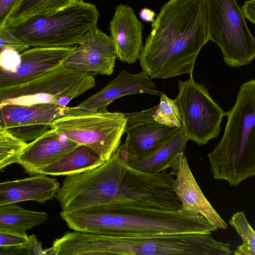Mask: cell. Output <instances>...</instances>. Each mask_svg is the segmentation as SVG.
<instances>
[{"instance_id":"1","label":"cell","mask_w":255,"mask_h":255,"mask_svg":"<svg viewBox=\"0 0 255 255\" xmlns=\"http://www.w3.org/2000/svg\"><path fill=\"white\" fill-rule=\"evenodd\" d=\"M139 60L151 79L193 74L209 40L206 0H169L151 24Z\"/></svg>"},{"instance_id":"2","label":"cell","mask_w":255,"mask_h":255,"mask_svg":"<svg viewBox=\"0 0 255 255\" xmlns=\"http://www.w3.org/2000/svg\"><path fill=\"white\" fill-rule=\"evenodd\" d=\"M60 214L73 231L118 237L210 233L218 230L204 217L181 209L96 207L72 212L62 211Z\"/></svg>"},{"instance_id":"3","label":"cell","mask_w":255,"mask_h":255,"mask_svg":"<svg viewBox=\"0 0 255 255\" xmlns=\"http://www.w3.org/2000/svg\"><path fill=\"white\" fill-rule=\"evenodd\" d=\"M224 134L208 154L213 177L231 186L255 176V79L243 83Z\"/></svg>"},{"instance_id":"4","label":"cell","mask_w":255,"mask_h":255,"mask_svg":"<svg viewBox=\"0 0 255 255\" xmlns=\"http://www.w3.org/2000/svg\"><path fill=\"white\" fill-rule=\"evenodd\" d=\"M82 248L86 255H230L229 243L210 233H185L143 237H118L87 233Z\"/></svg>"},{"instance_id":"5","label":"cell","mask_w":255,"mask_h":255,"mask_svg":"<svg viewBox=\"0 0 255 255\" xmlns=\"http://www.w3.org/2000/svg\"><path fill=\"white\" fill-rule=\"evenodd\" d=\"M99 16L95 5L78 0L54 13L31 17L11 27L31 47L70 46L79 44L97 25Z\"/></svg>"},{"instance_id":"6","label":"cell","mask_w":255,"mask_h":255,"mask_svg":"<svg viewBox=\"0 0 255 255\" xmlns=\"http://www.w3.org/2000/svg\"><path fill=\"white\" fill-rule=\"evenodd\" d=\"M125 113L64 107L50 128L79 145L86 146L105 161L116 152L125 133Z\"/></svg>"},{"instance_id":"7","label":"cell","mask_w":255,"mask_h":255,"mask_svg":"<svg viewBox=\"0 0 255 255\" xmlns=\"http://www.w3.org/2000/svg\"><path fill=\"white\" fill-rule=\"evenodd\" d=\"M95 86L93 75L62 64L28 81L0 88V104L50 103L65 107Z\"/></svg>"},{"instance_id":"8","label":"cell","mask_w":255,"mask_h":255,"mask_svg":"<svg viewBox=\"0 0 255 255\" xmlns=\"http://www.w3.org/2000/svg\"><path fill=\"white\" fill-rule=\"evenodd\" d=\"M209 39L220 48L231 67L250 64L255 58V38L236 0H206Z\"/></svg>"},{"instance_id":"9","label":"cell","mask_w":255,"mask_h":255,"mask_svg":"<svg viewBox=\"0 0 255 255\" xmlns=\"http://www.w3.org/2000/svg\"><path fill=\"white\" fill-rule=\"evenodd\" d=\"M189 75L188 80L178 81L175 99L182 119L181 130L188 140L198 145L207 144L220 133L226 112L212 99L204 85L194 81L193 74Z\"/></svg>"},{"instance_id":"10","label":"cell","mask_w":255,"mask_h":255,"mask_svg":"<svg viewBox=\"0 0 255 255\" xmlns=\"http://www.w3.org/2000/svg\"><path fill=\"white\" fill-rule=\"evenodd\" d=\"M114 162L66 175L55 198L62 211L72 212L110 206L113 201Z\"/></svg>"},{"instance_id":"11","label":"cell","mask_w":255,"mask_h":255,"mask_svg":"<svg viewBox=\"0 0 255 255\" xmlns=\"http://www.w3.org/2000/svg\"><path fill=\"white\" fill-rule=\"evenodd\" d=\"M156 108V106L147 110L125 113L127 137L116 152L128 164L152 154L179 129L156 122L153 117Z\"/></svg>"},{"instance_id":"12","label":"cell","mask_w":255,"mask_h":255,"mask_svg":"<svg viewBox=\"0 0 255 255\" xmlns=\"http://www.w3.org/2000/svg\"><path fill=\"white\" fill-rule=\"evenodd\" d=\"M64 107L50 103L0 104V126L15 136L32 141L50 129Z\"/></svg>"},{"instance_id":"13","label":"cell","mask_w":255,"mask_h":255,"mask_svg":"<svg viewBox=\"0 0 255 255\" xmlns=\"http://www.w3.org/2000/svg\"><path fill=\"white\" fill-rule=\"evenodd\" d=\"M79 45L63 63L64 65L92 75H110L113 73L117 58L113 42L97 25L84 35Z\"/></svg>"},{"instance_id":"14","label":"cell","mask_w":255,"mask_h":255,"mask_svg":"<svg viewBox=\"0 0 255 255\" xmlns=\"http://www.w3.org/2000/svg\"><path fill=\"white\" fill-rule=\"evenodd\" d=\"M170 173L175 176L173 189L181 203V209L206 218L218 229L225 230L226 222L213 208L197 184L184 152L179 153L168 164Z\"/></svg>"},{"instance_id":"15","label":"cell","mask_w":255,"mask_h":255,"mask_svg":"<svg viewBox=\"0 0 255 255\" xmlns=\"http://www.w3.org/2000/svg\"><path fill=\"white\" fill-rule=\"evenodd\" d=\"M78 45L59 47H33L20 54L19 65L12 71L0 68V88L18 85L63 64Z\"/></svg>"},{"instance_id":"16","label":"cell","mask_w":255,"mask_h":255,"mask_svg":"<svg viewBox=\"0 0 255 255\" xmlns=\"http://www.w3.org/2000/svg\"><path fill=\"white\" fill-rule=\"evenodd\" d=\"M142 29V22L131 6L124 4L116 6L109 29L119 60L131 64L139 59L143 47Z\"/></svg>"},{"instance_id":"17","label":"cell","mask_w":255,"mask_h":255,"mask_svg":"<svg viewBox=\"0 0 255 255\" xmlns=\"http://www.w3.org/2000/svg\"><path fill=\"white\" fill-rule=\"evenodd\" d=\"M163 93L157 89L151 79L143 71L132 74L123 69L100 91L90 96L77 107L94 111H107L108 106L122 97L136 94L160 96Z\"/></svg>"},{"instance_id":"18","label":"cell","mask_w":255,"mask_h":255,"mask_svg":"<svg viewBox=\"0 0 255 255\" xmlns=\"http://www.w3.org/2000/svg\"><path fill=\"white\" fill-rule=\"evenodd\" d=\"M79 145L50 128L28 143L17 163L31 175L34 170L54 163Z\"/></svg>"},{"instance_id":"19","label":"cell","mask_w":255,"mask_h":255,"mask_svg":"<svg viewBox=\"0 0 255 255\" xmlns=\"http://www.w3.org/2000/svg\"><path fill=\"white\" fill-rule=\"evenodd\" d=\"M35 174L0 183V206L25 201L44 204L53 199L60 188L54 178Z\"/></svg>"},{"instance_id":"20","label":"cell","mask_w":255,"mask_h":255,"mask_svg":"<svg viewBox=\"0 0 255 255\" xmlns=\"http://www.w3.org/2000/svg\"><path fill=\"white\" fill-rule=\"evenodd\" d=\"M105 162L91 148L80 145L54 163L34 170L31 175L66 176L94 168Z\"/></svg>"},{"instance_id":"21","label":"cell","mask_w":255,"mask_h":255,"mask_svg":"<svg viewBox=\"0 0 255 255\" xmlns=\"http://www.w3.org/2000/svg\"><path fill=\"white\" fill-rule=\"evenodd\" d=\"M188 140L182 130L179 129L152 154L128 164L131 167L145 173L161 172L167 169V165L179 153L184 152Z\"/></svg>"},{"instance_id":"22","label":"cell","mask_w":255,"mask_h":255,"mask_svg":"<svg viewBox=\"0 0 255 255\" xmlns=\"http://www.w3.org/2000/svg\"><path fill=\"white\" fill-rule=\"evenodd\" d=\"M48 217L45 212L27 210L17 203L0 206V232L26 235L27 230L44 223Z\"/></svg>"},{"instance_id":"23","label":"cell","mask_w":255,"mask_h":255,"mask_svg":"<svg viewBox=\"0 0 255 255\" xmlns=\"http://www.w3.org/2000/svg\"><path fill=\"white\" fill-rule=\"evenodd\" d=\"M78 0H22L7 24L13 26L31 17L46 15L67 7Z\"/></svg>"},{"instance_id":"24","label":"cell","mask_w":255,"mask_h":255,"mask_svg":"<svg viewBox=\"0 0 255 255\" xmlns=\"http://www.w3.org/2000/svg\"><path fill=\"white\" fill-rule=\"evenodd\" d=\"M28 143L0 126V171L17 163Z\"/></svg>"},{"instance_id":"25","label":"cell","mask_w":255,"mask_h":255,"mask_svg":"<svg viewBox=\"0 0 255 255\" xmlns=\"http://www.w3.org/2000/svg\"><path fill=\"white\" fill-rule=\"evenodd\" d=\"M229 223L241 237L243 244L238 246L235 255H255V231L243 211L234 213Z\"/></svg>"},{"instance_id":"26","label":"cell","mask_w":255,"mask_h":255,"mask_svg":"<svg viewBox=\"0 0 255 255\" xmlns=\"http://www.w3.org/2000/svg\"><path fill=\"white\" fill-rule=\"evenodd\" d=\"M153 117L163 125L182 129V119L178 103L164 93L160 96L159 103L156 106Z\"/></svg>"},{"instance_id":"27","label":"cell","mask_w":255,"mask_h":255,"mask_svg":"<svg viewBox=\"0 0 255 255\" xmlns=\"http://www.w3.org/2000/svg\"><path fill=\"white\" fill-rule=\"evenodd\" d=\"M0 50L9 48L21 53L30 48V46L13 31L7 23L0 29Z\"/></svg>"},{"instance_id":"28","label":"cell","mask_w":255,"mask_h":255,"mask_svg":"<svg viewBox=\"0 0 255 255\" xmlns=\"http://www.w3.org/2000/svg\"><path fill=\"white\" fill-rule=\"evenodd\" d=\"M20 53L9 48L0 50V68L12 71L19 65Z\"/></svg>"},{"instance_id":"29","label":"cell","mask_w":255,"mask_h":255,"mask_svg":"<svg viewBox=\"0 0 255 255\" xmlns=\"http://www.w3.org/2000/svg\"><path fill=\"white\" fill-rule=\"evenodd\" d=\"M0 247H12L26 245L29 242V236L16 233L0 232Z\"/></svg>"},{"instance_id":"30","label":"cell","mask_w":255,"mask_h":255,"mask_svg":"<svg viewBox=\"0 0 255 255\" xmlns=\"http://www.w3.org/2000/svg\"><path fill=\"white\" fill-rule=\"evenodd\" d=\"M22 0H0V29L6 25Z\"/></svg>"},{"instance_id":"31","label":"cell","mask_w":255,"mask_h":255,"mask_svg":"<svg viewBox=\"0 0 255 255\" xmlns=\"http://www.w3.org/2000/svg\"><path fill=\"white\" fill-rule=\"evenodd\" d=\"M28 244L23 246L0 247V255H29Z\"/></svg>"},{"instance_id":"32","label":"cell","mask_w":255,"mask_h":255,"mask_svg":"<svg viewBox=\"0 0 255 255\" xmlns=\"http://www.w3.org/2000/svg\"><path fill=\"white\" fill-rule=\"evenodd\" d=\"M241 9L244 17L255 24V0L245 1Z\"/></svg>"},{"instance_id":"33","label":"cell","mask_w":255,"mask_h":255,"mask_svg":"<svg viewBox=\"0 0 255 255\" xmlns=\"http://www.w3.org/2000/svg\"><path fill=\"white\" fill-rule=\"evenodd\" d=\"M28 248L29 255H44V250L42 249V244L37 240L35 235L29 236Z\"/></svg>"},{"instance_id":"34","label":"cell","mask_w":255,"mask_h":255,"mask_svg":"<svg viewBox=\"0 0 255 255\" xmlns=\"http://www.w3.org/2000/svg\"><path fill=\"white\" fill-rule=\"evenodd\" d=\"M155 15L154 11L147 8L141 9L139 12L141 19L145 22H153Z\"/></svg>"}]
</instances>
